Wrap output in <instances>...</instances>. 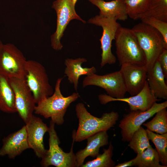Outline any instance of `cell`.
Segmentation results:
<instances>
[{"instance_id": "603a6c76", "label": "cell", "mask_w": 167, "mask_h": 167, "mask_svg": "<svg viewBox=\"0 0 167 167\" xmlns=\"http://www.w3.org/2000/svg\"><path fill=\"white\" fill-rule=\"evenodd\" d=\"M149 140L154 144L158 152L160 162L167 167V133L162 134H155L146 129Z\"/></svg>"}, {"instance_id": "9a60e30c", "label": "cell", "mask_w": 167, "mask_h": 167, "mask_svg": "<svg viewBox=\"0 0 167 167\" xmlns=\"http://www.w3.org/2000/svg\"><path fill=\"white\" fill-rule=\"evenodd\" d=\"M26 124L29 148L33 150L37 156L41 158L47 151L44 145L43 138L49 127L41 119L33 114Z\"/></svg>"}, {"instance_id": "7c38bea8", "label": "cell", "mask_w": 167, "mask_h": 167, "mask_svg": "<svg viewBox=\"0 0 167 167\" xmlns=\"http://www.w3.org/2000/svg\"><path fill=\"white\" fill-rule=\"evenodd\" d=\"M15 94V105L19 117L26 123L33 115L36 103L25 79H8Z\"/></svg>"}, {"instance_id": "7402d4cb", "label": "cell", "mask_w": 167, "mask_h": 167, "mask_svg": "<svg viewBox=\"0 0 167 167\" xmlns=\"http://www.w3.org/2000/svg\"><path fill=\"white\" fill-rule=\"evenodd\" d=\"M159 163L158 152L151 145L133 159V166L138 167H165Z\"/></svg>"}, {"instance_id": "4316f807", "label": "cell", "mask_w": 167, "mask_h": 167, "mask_svg": "<svg viewBox=\"0 0 167 167\" xmlns=\"http://www.w3.org/2000/svg\"><path fill=\"white\" fill-rule=\"evenodd\" d=\"M113 147L110 143L107 149H103L102 154H99L96 158L84 164L81 167H113L115 163L112 160Z\"/></svg>"}, {"instance_id": "5bb4252c", "label": "cell", "mask_w": 167, "mask_h": 167, "mask_svg": "<svg viewBox=\"0 0 167 167\" xmlns=\"http://www.w3.org/2000/svg\"><path fill=\"white\" fill-rule=\"evenodd\" d=\"M126 92L131 96L139 93L147 81V69L145 65L124 64L119 70Z\"/></svg>"}, {"instance_id": "83f0119b", "label": "cell", "mask_w": 167, "mask_h": 167, "mask_svg": "<svg viewBox=\"0 0 167 167\" xmlns=\"http://www.w3.org/2000/svg\"><path fill=\"white\" fill-rule=\"evenodd\" d=\"M150 0H125L127 15L133 20H138L139 17L148 10Z\"/></svg>"}, {"instance_id": "d6a6232c", "label": "cell", "mask_w": 167, "mask_h": 167, "mask_svg": "<svg viewBox=\"0 0 167 167\" xmlns=\"http://www.w3.org/2000/svg\"><path fill=\"white\" fill-rule=\"evenodd\" d=\"M2 44V42L1 41H0V47Z\"/></svg>"}, {"instance_id": "8fae6325", "label": "cell", "mask_w": 167, "mask_h": 167, "mask_svg": "<svg viewBox=\"0 0 167 167\" xmlns=\"http://www.w3.org/2000/svg\"><path fill=\"white\" fill-rule=\"evenodd\" d=\"M82 85L83 88L90 85L100 87L104 89L108 95L116 98L124 97L126 92L119 71L103 75L94 73L86 76L83 80Z\"/></svg>"}, {"instance_id": "44dd1931", "label": "cell", "mask_w": 167, "mask_h": 167, "mask_svg": "<svg viewBox=\"0 0 167 167\" xmlns=\"http://www.w3.org/2000/svg\"><path fill=\"white\" fill-rule=\"evenodd\" d=\"M0 110L11 113L17 112L15 96L8 79L0 74Z\"/></svg>"}, {"instance_id": "277c9868", "label": "cell", "mask_w": 167, "mask_h": 167, "mask_svg": "<svg viewBox=\"0 0 167 167\" xmlns=\"http://www.w3.org/2000/svg\"><path fill=\"white\" fill-rule=\"evenodd\" d=\"M131 29L144 54L147 69H150L163 50L167 49L164 39L156 29L142 22L136 24Z\"/></svg>"}, {"instance_id": "7a4b0ae2", "label": "cell", "mask_w": 167, "mask_h": 167, "mask_svg": "<svg viewBox=\"0 0 167 167\" xmlns=\"http://www.w3.org/2000/svg\"><path fill=\"white\" fill-rule=\"evenodd\" d=\"M62 79L59 78L57 79L53 94L37 103L34 111L36 114L45 118H50L51 120L58 125L63 123L64 117L67 108L79 96L77 92H74L66 97L62 95L60 84Z\"/></svg>"}, {"instance_id": "3957f363", "label": "cell", "mask_w": 167, "mask_h": 167, "mask_svg": "<svg viewBox=\"0 0 167 167\" xmlns=\"http://www.w3.org/2000/svg\"><path fill=\"white\" fill-rule=\"evenodd\" d=\"M116 53L119 65H146L144 54L131 29L120 26L116 32Z\"/></svg>"}, {"instance_id": "cb8c5ba5", "label": "cell", "mask_w": 167, "mask_h": 167, "mask_svg": "<svg viewBox=\"0 0 167 167\" xmlns=\"http://www.w3.org/2000/svg\"><path fill=\"white\" fill-rule=\"evenodd\" d=\"M146 17H152L167 22V0H150L148 10L138 19Z\"/></svg>"}, {"instance_id": "2e32d148", "label": "cell", "mask_w": 167, "mask_h": 167, "mask_svg": "<svg viewBox=\"0 0 167 167\" xmlns=\"http://www.w3.org/2000/svg\"><path fill=\"white\" fill-rule=\"evenodd\" d=\"M2 143L0 149V156L7 155L10 159H14L24 150L30 148L25 125L4 138Z\"/></svg>"}, {"instance_id": "ac0fdd59", "label": "cell", "mask_w": 167, "mask_h": 167, "mask_svg": "<svg viewBox=\"0 0 167 167\" xmlns=\"http://www.w3.org/2000/svg\"><path fill=\"white\" fill-rule=\"evenodd\" d=\"M158 60L152 68L147 70V80L153 96L158 99H167V85Z\"/></svg>"}, {"instance_id": "ba28073f", "label": "cell", "mask_w": 167, "mask_h": 167, "mask_svg": "<svg viewBox=\"0 0 167 167\" xmlns=\"http://www.w3.org/2000/svg\"><path fill=\"white\" fill-rule=\"evenodd\" d=\"M88 23L101 27L103 29L102 36L100 41L102 50L101 66L102 67L107 64L115 63L116 58L111 51L112 41L115 40L118 28L121 25L115 18L107 17L100 15L90 19Z\"/></svg>"}, {"instance_id": "8992f818", "label": "cell", "mask_w": 167, "mask_h": 167, "mask_svg": "<svg viewBox=\"0 0 167 167\" xmlns=\"http://www.w3.org/2000/svg\"><path fill=\"white\" fill-rule=\"evenodd\" d=\"M25 79L36 104L54 93L45 67L36 61L27 60Z\"/></svg>"}, {"instance_id": "f1b7e54d", "label": "cell", "mask_w": 167, "mask_h": 167, "mask_svg": "<svg viewBox=\"0 0 167 167\" xmlns=\"http://www.w3.org/2000/svg\"><path fill=\"white\" fill-rule=\"evenodd\" d=\"M142 22L152 26L162 36L167 45V22L162 21L152 17H146L141 19Z\"/></svg>"}, {"instance_id": "f546056e", "label": "cell", "mask_w": 167, "mask_h": 167, "mask_svg": "<svg viewBox=\"0 0 167 167\" xmlns=\"http://www.w3.org/2000/svg\"><path fill=\"white\" fill-rule=\"evenodd\" d=\"M159 62L165 78L167 77V49H164L159 55Z\"/></svg>"}, {"instance_id": "4dcf8cb0", "label": "cell", "mask_w": 167, "mask_h": 167, "mask_svg": "<svg viewBox=\"0 0 167 167\" xmlns=\"http://www.w3.org/2000/svg\"><path fill=\"white\" fill-rule=\"evenodd\" d=\"M133 166V159L128 161L118 163L115 167H127Z\"/></svg>"}, {"instance_id": "30bf717a", "label": "cell", "mask_w": 167, "mask_h": 167, "mask_svg": "<svg viewBox=\"0 0 167 167\" xmlns=\"http://www.w3.org/2000/svg\"><path fill=\"white\" fill-rule=\"evenodd\" d=\"M167 107V101L160 103L156 102L150 108L145 111H131L125 114L119 125L122 141L129 142L135 132L144 122L158 111Z\"/></svg>"}, {"instance_id": "484cf974", "label": "cell", "mask_w": 167, "mask_h": 167, "mask_svg": "<svg viewBox=\"0 0 167 167\" xmlns=\"http://www.w3.org/2000/svg\"><path fill=\"white\" fill-rule=\"evenodd\" d=\"M128 146L137 155L141 154L151 145L146 130L141 126L134 133Z\"/></svg>"}, {"instance_id": "9c48e42d", "label": "cell", "mask_w": 167, "mask_h": 167, "mask_svg": "<svg viewBox=\"0 0 167 167\" xmlns=\"http://www.w3.org/2000/svg\"><path fill=\"white\" fill-rule=\"evenodd\" d=\"M75 6L72 0H56L53 3L52 7L57 14V27L56 31L51 36L50 39L51 46L55 50L59 51L62 48L61 40L71 20L75 19L84 23H86L77 14Z\"/></svg>"}, {"instance_id": "1f68e13d", "label": "cell", "mask_w": 167, "mask_h": 167, "mask_svg": "<svg viewBox=\"0 0 167 167\" xmlns=\"http://www.w3.org/2000/svg\"><path fill=\"white\" fill-rule=\"evenodd\" d=\"M74 4L75 5L77 0H72Z\"/></svg>"}, {"instance_id": "6da1fadb", "label": "cell", "mask_w": 167, "mask_h": 167, "mask_svg": "<svg viewBox=\"0 0 167 167\" xmlns=\"http://www.w3.org/2000/svg\"><path fill=\"white\" fill-rule=\"evenodd\" d=\"M75 110L79 120V125L75 135V141L80 142L98 132L107 131L113 127L118 119L117 112L112 111L103 114L98 118L91 114L84 104L78 103Z\"/></svg>"}, {"instance_id": "5b68a950", "label": "cell", "mask_w": 167, "mask_h": 167, "mask_svg": "<svg viewBox=\"0 0 167 167\" xmlns=\"http://www.w3.org/2000/svg\"><path fill=\"white\" fill-rule=\"evenodd\" d=\"M55 124L50 121L48 132L49 148L41 158V166L47 167L53 165L56 167H76L75 154L73 151L75 131L72 133L73 142L70 151L65 152L59 147L60 140L55 129Z\"/></svg>"}, {"instance_id": "ffe728a7", "label": "cell", "mask_w": 167, "mask_h": 167, "mask_svg": "<svg viewBox=\"0 0 167 167\" xmlns=\"http://www.w3.org/2000/svg\"><path fill=\"white\" fill-rule=\"evenodd\" d=\"M100 10L99 15L112 17L117 20L124 21L128 16L126 14L125 0H113L106 2L104 0H88Z\"/></svg>"}, {"instance_id": "52a82bcc", "label": "cell", "mask_w": 167, "mask_h": 167, "mask_svg": "<svg viewBox=\"0 0 167 167\" xmlns=\"http://www.w3.org/2000/svg\"><path fill=\"white\" fill-rule=\"evenodd\" d=\"M27 60L14 44L2 43L0 47V74L8 79H25Z\"/></svg>"}, {"instance_id": "e0dca14e", "label": "cell", "mask_w": 167, "mask_h": 167, "mask_svg": "<svg viewBox=\"0 0 167 167\" xmlns=\"http://www.w3.org/2000/svg\"><path fill=\"white\" fill-rule=\"evenodd\" d=\"M86 139L87 146L75 154L76 167H81L88 156L96 157L99 154L100 148L109 144V136L106 131L98 132Z\"/></svg>"}, {"instance_id": "d6986e66", "label": "cell", "mask_w": 167, "mask_h": 167, "mask_svg": "<svg viewBox=\"0 0 167 167\" xmlns=\"http://www.w3.org/2000/svg\"><path fill=\"white\" fill-rule=\"evenodd\" d=\"M87 60L84 58L75 59L67 58L65 61L66 66L64 73L67 77L69 82L73 84L74 89L77 92L79 77L83 75H90L96 72L94 66L90 68L83 67L82 64L86 62Z\"/></svg>"}, {"instance_id": "d4e9b609", "label": "cell", "mask_w": 167, "mask_h": 167, "mask_svg": "<svg viewBox=\"0 0 167 167\" xmlns=\"http://www.w3.org/2000/svg\"><path fill=\"white\" fill-rule=\"evenodd\" d=\"M153 118L143 125L147 130L157 134H162L167 133V111L166 108L157 112Z\"/></svg>"}, {"instance_id": "4fadbf2b", "label": "cell", "mask_w": 167, "mask_h": 167, "mask_svg": "<svg viewBox=\"0 0 167 167\" xmlns=\"http://www.w3.org/2000/svg\"><path fill=\"white\" fill-rule=\"evenodd\" d=\"M98 99L101 104L105 105L113 101H121L127 103L131 111L139 110L145 111L160 99L156 98L149 89L147 80L142 90L137 94L131 96L121 98L112 97L106 94H101Z\"/></svg>"}]
</instances>
